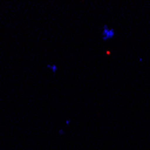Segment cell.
I'll return each mask as SVG.
<instances>
[{
    "mask_svg": "<svg viewBox=\"0 0 150 150\" xmlns=\"http://www.w3.org/2000/svg\"><path fill=\"white\" fill-rule=\"evenodd\" d=\"M114 35H115V31L113 29L109 28V27L107 26V24H104L103 28V33H102L103 40H111L114 37Z\"/></svg>",
    "mask_w": 150,
    "mask_h": 150,
    "instance_id": "1",
    "label": "cell"
}]
</instances>
